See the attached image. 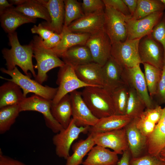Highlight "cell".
Instances as JSON below:
<instances>
[{
  "label": "cell",
  "mask_w": 165,
  "mask_h": 165,
  "mask_svg": "<svg viewBox=\"0 0 165 165\" xmlns=\"http://www.w3.org/2000/svg\"><path fill=\"white\" fill-rule=\"evenodd\" d=\"M41 40L42 38L39 36H36L31 43L32 46L33 57L37 62L35 67L38 70L35 80L42 84L47 80V73L49 71L55 68H60L65 63L50 49L44 47Z\"/></svg>",
  "instance_id": "cell-3"
},
{
  "label": "cell",
  "mask_w": 165,
  "mask_h": 165,
  "mask_svg": "<svg viewBox=\"0 0 165 165\" xmlns=\"http://www.w3.org/2000/svg\"><path fill=\"white\" fill-rule=\"evenodd\" d=\"M133 119L126 115L114 114L99 119L94 126L90 127V133L110 131L126 127Z\"/></svg>",
  "instance_id": "cell-22"
},
{
  "label": "cell",
  "mask_w": 165,
  "mask_h": 165,
  "mask_svg": "<svg viewBox=\"0 0 165 165\" xmlns=\"http://www.w3.org/2000/svg\"><path fill=\"white\" fill-rule=\"evenodd\" d=\"M163 108L156 105L151 108H146L136 119L137 127L141 133L148 138L154 131L160 121Z\"/></svg>",
  "instance_id": "cell-19"
},
{
  "label": "cell",
  "mask_w": 165,
  "mask_h": 165,
  "mask_svg": "<svg viewBox=\"0 0 165 165\" xmlns=\"http://www.w3.org/2000/svg\"><path fill=\"white\" fill-rule=\"evenodd\" d=\"M143 64L148 90L150 96L153 100L156 94L158 85L162 75V69L148 64Z\"/></svg>",
  "instance_id": "cell-34"
},
{
  "label": "cell",
  "mask_w": 165,
  "mask_h": 165,
  "mask_svg": "<svg viewBox=\"0 0 165 165\" xmlns=\"http://www.w3.org/2000/svg\"><path fill=\"white\" fill-rule=\"evenodd\" d=\"M62 37V33L58 34L54 33L50 38L46 40H43L42 39V43L46 48L48 49H52L58 44Z\"/></svg>",
  "instance_id": "cell-44"
},
{
  "label": "cell",
  "mask_w": 165,
  "mask_h": 165,
  "mask_svg": "<svg viewBox=\"0 0 165 165\" xmlns=\"http://www.w3.org/2000/svg\"><path fill=\"white\" fill-rule=\"evenodd\" d=\"M92 134L96 145L110 148L117 154L122 155L124 152L128 150L125 127L110 131Z\"/></svg>",
  "instance_id": "cell-15"
},
{
  "label": "cell",
  "mask_w": 165,
  "mask_h": 165,
  "mask_svg": "<svg viewBox=\"0 0 165 165\" xmlns=\"http://www.w3.org/2000/svg\"><path fill=\"white\" fill-rule=\"evenodd\" d=\"M47 9L51 21L42 23L49 30L58 34L61 33L63 28L65 15L64 4L63 0H39Z\"/></svg>",
  "instance_id": "cell-17"
},
{
  "label": "cell",
  "mask_w": 165,
  "mask_h": 165,
  "mask_svg": "<svg viewBox=\"0 0 165 165\" xmlns=\"http://www.w3.org/2000/svg\"><path fill=\"white\" fill-rule=\"evenodd\" d=\"M26 0H10L8 1L12 5H16V6L20 5L24 3Z\"/></svg>",
  "instance_id": "cell-50"
},
{
  "label": "cell",
  "mask_w": 165,
  "mask_h": 165,
  "mask_svg": "<svg viewBox=\"0 0 165 165\" xmlns=\"http://www.w3.org/2000/svg\"><path fill=\"white\" fill-rule=\"evenodd\" d=\"M165 6V0H160Z\"/></svg>",
  "instance_id": "cell-51"
},
{
  "label": "cell",
  "mask_w": 165,
  "mask_h": 165,
  "mask_svg": "<svg viewBox=\"0 0 165 165\" xmlns=\"http://www.w3.org/2000/svg\"><path fill=\"white\" fill-rule=\"evenodd\" d=\"M62 37L58 44L51 50L58 57L71 48L78 45H85L91 35L90 34L74 32L63 28L61 32Z\"/></svg>",
  "instance_id": "cell-23"
},
{
  "label": "cell",
  "mask_w": 165,
  "mask_h": 165,
  "mask_svg": "<svg viewBox=\"0 0 165 165\" xmlns=\"http://www.w3.org/2000/svg\"><path fill=\"white\" fill-rule=\"evenodd\" d=\"M14 8V7L9 8L0 13L1 26L6 32H14L23 24L36 22V19L27 17Z\"/></svg>",
  "instance_id": "cell-26"
},
{
  "label": "cell",
  "mask_w": 165,
  "mask_h": 165,
  "mask_svg": "<svg viewBox=\"0 0 165 165\" xmlns=\"http://www.w3.org/2000/svg\"><path fill=\"white\" fill-rule=\"evenodd\" d=\"M25 98L21 88L14 82L8 81L0 87V108L19 105Z\"/></svg>",
  "instance_id": "cell-27"
},
{
  "label": "cell",
  "mask_w": 165,
  "mask_h": 165,
  "mask_svg": "<svg viewBox=\"0 0 165 165\" xmlns=\"http://www.w3.org/2000/svg\"><path fill=\"white\" fill-rule=\"evenodd\" d=\"M157 157L165 163V147L160 151Z\"/></svg>",
  "instance_id": "cell-49"
},
{
  "label": "cell",
  "mask_w": 165,
  "mask_h": 165,
  "mask_svg": "<svg viewBox=\"0 0 165 165\" xmlns=\"http://www.w3.org/2000/svg\"><path fill=\"white\" fill-rule=\"evenodd\" d=\"M118 154L107 148L97 145L94 146L87 154L83 165H117Z\"/></svg>",
  "instance_id": "cell-24"
},
{
  "label": "cell",
  "mask_w": 165,
  "mask_h": 165,
  "mask_svg": "<svg viewBox=\"0 0 165 165\" xmlns=\"http://www.w3.org/2000/svg\"><path fill=\"white\" fill-rule=\"evenodd\" d=\"M130 152L128 150L123 152L117 165H130Z\"/></svg>",
  "instance_id": "cell-47"
},
{
  "label": "cell",
  "mask_w": 165,
  "mask_h": 165,
  "mask_svg": "<svg viewBox=\"0 0 165 165\" xmlns=\"http://www.w3.org/2000/svg\"><path fill=\"white\" fill-rule=\"evenodd\" d=\"M61 57L65 64H70L74 68L94 62L90 51L85 45H78L71 48Z\"/></svg>",
  "instance_id": "cell-28"
},
{
  "label": "cell",
  "mask_w": 165,
  "mask_h": 165,
  "mask_svg": "<svg viewBox=\"0 0 165 165\" xmlns=\"http://www.w3.org/2000/svg\"><path fill=\"white\" fill-rule=\"evenodd\" d=\"M105 10L84 14L66 28L71 32L93 35L104 30Z\"/></svg>",
  "instance_id": "cell-14"
},
{
  "label": "cell",
  "mask_w": 165,
  "mask_h": 165,
  "mask_svg": "<svg viewBox=\"0 0 165 165\" xmlns=\"http://www.w3.org/2000/svg\"><path fill=\"white\" fill-rule=\"evenodd\" d=\"M155 96H157L162 102L165 103V65L162 69L161 76Z\"/></svg>",
  "instance_id": "cell-43"
},
{
  "label": "cell",
  "mask_w": 165,
  "mask_h": 165,
  "mask_svg": "<svg viewBox=\"0 0 165 165\" xmlns=\"http://www.w3.org/2000/svg\"><path fill=\"white\" fill-rule=\"evenodd\" d=\"M124 68L111 56L102 66L103 87L112 93L124 84L122 75Z\"/></svg>",
  "instance_id": "cell-18"
},
{
  "label": "cell",
  "mask_w": 165,
  "mask_h": 165,
  "mask_svg": "<svg viewBox=\"0 0 165 165\" xmlns=\"http://www.w3.org/2000/svg\"><path fill=\"white\" fill-rule=\"evenodd\" d=\"M164 13H155L139 20L127 19L126 21L127 31V39H141L150 35L161 19Z\"/></svg>",
  "instance_id": "cell-13"
},
{
  "label": "cell",
  "mask_w": 165,
  "mask_h": 165,
  "mask_svg": "<svg viewBox=\"0 0 165 165\" xmlns=\"http://www.w3.org/2000/svg\"><path fill=\"white\" fill-rule=\"evenodd\" d=\"M165 9V6L160 0H138L137 9L131 19H140Z\"/></svg>",
  "instance_id": "cell-32"
},
{
  "label": "cell",
  "mask_w": 165,
  "mask_h": 165,
  "mask_svg": "<svg viewBox=\"0 0 165 165\" xmlns=\"http://www.w3.org/2000/svg\"><path fill=\"white\" fill-rule=\"evenodd\" d=\"M105 5H107L125 16L131 18L128 9L123 0H103Z\"/></svg>",
  "instance_id": "cell-41"
},
{
  "label": "cell",
  "mask_w": 165,
  "mask_h": 165,
  "mask_svg": "<svg viewBox=\"0 0 165 165\" xmlns=\"http://www.w3.org/2000/svg\"><path fill=\"white\" fill-rule=\"evenodd\" d=\"M65 15L63 28H67L74 21L84 15L81 5L76 0H64Z\"/></svg>",
  "instance_id": "cell-37"
},
{
  "label": "cell",
  "mask_w": 165,
  "mask_h": 165,
  "mask_svg": "<svg viewBox=\"0 0 165 165\" xmlns=\"http://www.w3.org/2000/svg\"><path fill=\"white\" fill-rule=\"evenodd\" d=\"M90 127H78L72 118L68 127L56 133L53 137L52 142L55 147V152L59 157L66 160L73 142L81 133L89 131Z\"/></svg>",
  "instance_id": "cell-7"
},
{
  "label": "cell",
  "mask_w": 165,
  "mask_h": 165,
  "mask_svg": "<svg viewBox=\"0 0 165 165\" xmlns=\"http://www.w3.org/2000/svg\"><path fill=\"white\" fill-rule=\"evenodd\" d=\"M0 165H26L22 162L4 155L0 151Z\"/></svg>",
  "instance_id": "cell-45"
},
{
  "label": "cell",
  "mask_w": 165,
  "mask_h": 165,
  "mask_svg": "<svg viewBox=\"0 0 165 165\" xmlns=\"http://www.w3.org/2000/svg\"><path fill=\"white\" fill-rule=\"evenodd\" d=\"M123 0L127 6L132 17L137 9L138 0Z\"/></svg>",
  "instance_id": "cell-46"
},
{
  "label": "cell",
  "mask_w": 165,
  "mask_h": 165,
  "mask_svg": "<svg viewBox=\"0 0 165 165\" xmlns=\"http://www.w3.org/2000/svg\"><path fill=\"white\" fill-rule=\"evenodd\" d=\"M140 39H127L112 44L111 56L124 68L140 65L142 64L138 51Z\"/></svg>",
  "instance_id": "cell-5"
},
{
  "label": "cell",
  "mask_w": 165,
  "mask_h": 165,
  "mask_svg": "<svg viewBox=\"0 0 165 165\" xmlns=\"http://www.w3.org/2000/svg\"><path fill=\"white\" fill-rule=\"evenodd\" d=\"M72 103V119L79 127H92L99 119L92 114L82 97L81 92L76 90L69 94Z\"/></svg>",
  "instance_id": "cell-16"
},
{
  "label": "cell",
  "mask_w": 165,
  "mask_h": 165,
  "mask_svg": "<svg viewBox=\"0 0 165 165\" xmlns=\"http://www.w3.org/2000/svg\"><path fill=\"white\" fill-rule=\"evenodd\" d=\"M52 116L64 128H66L71 121L72 115V103L70 94L64 96L51 108Z\"/></svg>",
  "instance_id": "cell-30"
},
{
  "label": "cell",
  "mask_w": 165,
  "mask_h": 165,
  "mask_svg": "<svg viewBox=\"0 0 165 165\" xmlns=\"http://www.w3.org/2000/svg\"><path fill=\"white\" fill-rule=\"evenodd\" d=\"M138 51L142 64H148L162 69L164 66L163 47L150 35L140 39Z\"/></svg>",
  "instance_id": "cell-10"
},
{
  "label": "cell",
  "mask_w": 165,
  "mask_h": 165,
  "mask_svg": "<svg viewBox=\"0 0 165 165\" xmlns=\"http://www.w3.org/2000/svg\"><path fill=\"white\" fill-rule=\"evenodd\" d=\"M128 88L129 96L125 115L134 119L139 116L145 111L146 107L136 91L132 88Z\"/></svg>",
  "instance_id": "cell-35"
},
{
  "label": "cell",
  "mask_w": 165,
  "mask_h": 165,
  "mask_svg": "<svg viewBox=\"0 0 165 165\" xmlns=\"http://www.w3.org/2000/svg\"><path fill=\"white\" fill-rule=\"evenodd\" d=\"M104 30L112 44L127 39L126 20L127 17L113 8L105 5Z\"/></svg>",
  "instance_id": "cell-9"
},
{
  "label": "cell",
  "mask_w": 165,
  "mask_h": 165,
  "mask_svg": "<svg viewBox=\"0 0 165 165\" xmlns=\"http://www.w3.org/2000/svg\"><path fill=\"white\" fill-rule=\"evenodd\" d=\"M1 72L10 76L11 79H6L2 76L0 78L7 81L14 82L22 90L24 96L32 93L44 98L52 100L57 94L58 88L47 86H43L35 80L31 79L30 76L22 73L16 67L12 70H8L4 68H0Z\"/></svg>",
  "instance_id": "cell-4"
},
{
  "label": "cell",
  "mask_w": 165,
  "mask_h": 165,
  "mask_svg": "<svg viewBox=\"0 0 165 165\" xmlns=\"http://www.w3.org/2000/svg\"><path fill=\"white\" fill-rule=\"evenodd\" d=\"M102 66L94 62L80 65L75 68L79 78L91 86L103 87Z\"/></svg>",
  "instance_id": "cell-21"
},
{
  "label": "cell",
  "mask_w": 165,
  "mask_h": 165,
  "mask_svg": "<svg viewBox=\"0 0 165 165\" xmlns=\"http://www.w3.org/2000/svg\"><path fill=\"white\" fill-rule=\"evenodd\" d=\"M14 9L27 17L35 19L41 18L45 20L47 23L51 21L47 9L39 0H26L24 3Z\"/></svg>",
  "instance_id": "cell-29"
},
{
  "label": "cell",
  "mask_w": 165,
  "mask_h": 165,
  "mask_svg": "<svg viewBox=\"0 0 165 165\" xmlns=\"http://www.w3.org/2000/svg\"><path fill=\"white\" fill-rule=\"evenodd\" d=\"M52 100L36 95L26 97L19 104L20 112L35 111L43 116L46 125L53 133H57L64 128L54 119L51 112Z\"/></svg>",
  "instance_id": "cell-6"
},
{
  "label": "cell",
  "mask_w": 165,
  "mask_h": 165,
  "mask_svg": "<svg viewBox=\"0 0 165 165\" xmlns=\"http://www.w3.org/2000/svg\"><path fill=\"white\" fill-rule=\"evenodd\" d=\"M81 94L83 99L92 113L97 119L115 114L112 93L104 88L86 86Z\"/></svg>",
  "instance_id": "cell-2"
},
{
  "label": "cell",
  "mask_w": 165,
  "mask_h": 165,
  "mask_svg": "<svg viewBox=\"0 0 165 165\" xmlns=\"http://www.w3.org/2000/svg\"><path fill=\"white\" fill-rule=\"evenodd\" d=\"M130 165H165V163L157 157L148 154L137 158H132Z\"/></svg>",
  "instance_id": "cell-40"
},
{
  "label": "cell",
  "mask_w": 165,
  "mask_h": 165,
  "mask_svg": "<svg viewBox=\"0 0 165 165\" xmlns=\"http://www.w3.org/2000/svg\"><path fill=\"white\" fill-rule=\"evenodd\" d=\"M165 147V106L161 118L154 131L147 138L146 147L148 154L157 157Z\"/></svg>",
  "instance_id": "cell-25"
},
{
  "label": "cell",
  "mask_w": 165,
  "mask_h": 165,
  "mask_svg": "<svg viewBox=\"0 0 165 165\" xmlns=\"http://www.w3.org/2000/svg\"><path fill=\"white\" fill-rule=\"evenodd\" d=\"M115 114L125 115L129 96V88L125 84L112 93Z\"/></svg>",
  "instance_id": "cell-36"
},
{
  "label": "cell",
  "mask_w": 165,
  "mask_h": 165,
  "mask_svg": "<svg viewBox=\"0 0 165 165\" xmlns=\"http://www.w3.org/2000/svg\"><path fill=\"white\" fill-rule=\"evenodd\" d=\"M125 128L128 148L132 158L138 157L146 147L147 138L137 127L135 118Z\"/></svg>",
  "instance_id": "cell-20"
},
{
  "label": "cell",
  "mask_w": 165,
  "mask_h": 165,
  "mask_svg": "<svg viewBox=\"0 0 165 165\" xmlns=\"http://www.w3.org/2000/svg\"><path fill=\"white\" fill-rule=\"evenodd\" d=\"M33 34H37L43 40H45L50 38L54 33L44 27L42 23L38 25H35L31 29Z\"/></svg>",
  "instance_id": "cell-42"
},
{
  "label": "cell",
  "mask_w": 165,
  "mask_h": 165,
  "mask_svg": "<svg viewBox=\"0 0 165 165\" xmlns=\"http://www.w3.org/2000/svg\"><path fill=\"white\" fill-rule=\"evenodd\" d=\"M19 105L0 108V134L5 133L10 129L20 112Z\"/></svg>",
  "instance_id": "cell-33"
},
{
  "label": "cell",
  "mask_w": 165,
  "mask_h": 165,
  "mask_svg": "<svg viewBox=\"0 0 165 165\" xmlns=\"http://www.w3.org/2000/svg\"><path fill=\"white\" fill-rule=\"evenodd\" d=\"M122 78L124 83L128 88L134 89L141 97L146 108H151L155 106L149 95L144 73L140 65L131 68H124Z\"/></svg>",
  "instance_id": "cell-11"
},
{
  "label": "cell",
  "mask_w": 165,
  "mask_h": 165,
  "mask_svg": "<svg viewBox=\"0 0 165 165\" xmlns=\"http://www.w3.org/2000/svg\"><path fill=\"white\" fill-rule=\"evenodd\" d=\"M112 43L103 30L91 35L85 46L89 49L94 62L103 66L111 56Z\"/></svg>",
  "instance_id": "cell-12"
},
{
  "label": "cell",
  "mask_w": 165,
  "mask_h": 165,
  "mask_svg": "<svg viewBox=\"0 0 165 165\" xmlns=\"http://www.w3.org/2000/svg\"><path fill=\"white\" fill-rule=\"evenodd\" d=\"M93 134L90 133L85 140L81 139L73 144V153L66 159L65 165H80L82 164L84 157L95 145Z\"/></svg>",
  "instance_id": "cell-31"
},
{
  "label": "cell",
  "mask_w": 165,
  "mask_h": 165,
  "mask_svg": "<svg viewBox=\"0 0 165 165\" xmlns=\"http://www.w3.org/2000/svg\"><path fill=\"white\" fill-rule=\"evenodd\" d=\"M56 83L58 87L52 100L53 105L58 103L66 95L79 88L91 86L81 81L77 75L75 68L67 64L60 68Z\"/></svg>",
  "instance_id": "cell-8"
},
{
  "label": "cell",
  "mask_w": 165,
  "mask_h": 165,
  "mask_svg": "<svg viewBox=\"0 0 165 165\" xmlns=\"http://www.w3.org/2000/svg\"><path fill=\"white\" fill-rule=\"evenodd\" d=\"M13 5L7 0H0V13L9 8L13 7Z\"/></svg>",
  "instance_id": "cell-48"
},
{
  "label": "cell",
  "mask_w": 165,
  "mask_h": 165,
  "mask_svg": "<svg viewBox=\"0 0 165 165\" xmlns=\"http://www.w3.org/2000/svg\"><path fill=\"white\" fill-rule=\"evenodd\" d=\"M8 37L11 48H4L2 50L3 57L6 61L7 69L12 70L18 66L26 75L30 76L28 73L30 71L35 78L37 74L32 63L33 53L31 43L28 45H21L16 31L8 34Z\"/></svg>",
  "instance_id": "cell-1"
},
{
  "label": "cell",
  "mask_w": 165,
  "mask_h": 165,
  "mask_svg": "<svg viewBox=\"0 0 165 165\" xmlns=\"http://www.w3.org/2000/svg\"><path fill=\"white\" fill-rule=\"evenodd\" d=\"M81 6L84 14L104 10L105 8L103 0H83Z\"/></svg>",
  "instance_id": "cell-39"
},
{
  "label": "cell",
  "mask_w": 165,
  "mask_h": 165,
  "mask_svg": "<svg viewBox=\"0 0 165 165\" xmlns=\"http://www.w3.org/2000/svg\"><path fill=\"white\" fill-rule=\"evenodd\" d=\"M155 40L160 43L164 50V65H165V13L150 34Z\"/></svg>",
  "instance_id": "cell-38"
}]
</instances>
